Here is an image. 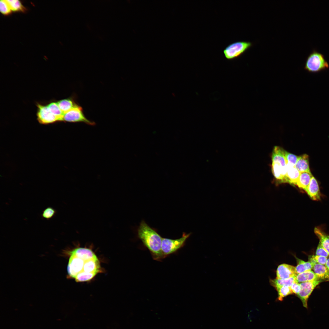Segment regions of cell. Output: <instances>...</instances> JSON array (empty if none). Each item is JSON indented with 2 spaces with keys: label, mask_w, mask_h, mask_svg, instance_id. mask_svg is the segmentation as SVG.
<instances>
[{
  "label": "cell",
  "mask_w": 329,
  "mask_h": 329,
  "mask_svg": "<svg viewBox=\"0 0 329 329\" xmlns=\"http://www.w3.org/2000/svg\"><path fill=\"white\" fill-rule=\"evenodd\" d=\"M322 281L320 280H317L300 283L301 290L297 295L302 301L304 307L308 309L309 298L315 288Z\"/></svg>",
  "instance_id": "obj_7"
},
{
  "label": "cell",
  "mask_w": 329,
  "mask_h": 329,
  "mask_svg": "<svg viewBox=\"0 0 329 329\" xmlns=\"http://www.w3.org/2000/svg\"><path fill=\"white\" fill-rule=\"evenodd\" d=\"M295 267L289 264H283L278 266L276 271L277 279H287L297 275Z\"/></svg>",
  "instance_id": "obj_9"
},
{
  "label": "cell",
  "mask_w": 329,
  "mask_h": 329,
  "mask_svg": "<svg viewBox=\"0 0 329 329\" xmlns=\"http://www.w3.org/2000/svg\"><path fill=\"white\" fill-rule=\"evenodd\" d=\"M329 67L328 63L324 55L315 49H313L307 57L304 68L310 73H316Z\"/></svg>",
  "instance_id": "obj_3"
},
{
  "label": "cell",
  "mask_w": 329,
  "mask_h": 329,
  "mask_svg": "<svg viewBox=\"0 0 329 329\" xmlns=\"http://www.w3.org/2000/svg\"><path fill=\"white\" fill-rule=\"evenodd\" d=\"M313 269L319 279L323 281H329V271L325 265L316 264Z\"/></svg>",
  "instance_id": "obj_13"
},
{
  "label": "cell",
  "mask_w": 329,
  "mask_h": 329,
  "mask_svg": "<svg viewBox=\"0 0 329 329\" xmlns=\"http://www.w3.org/2000/svg\"><path fill=\"white\" fill-rule=\"evenodd\" d=\"M295 166L300 172H311L309 168L308 155L306 154H304L299 156Z\"/></svg>",
  "instance_id": "obj_16"
},
{
  "label": "cell",
  "mask_w": 329,
  "mask_h": 329,
  "mask_svg": "<svg viewBox=\"0 0 329 329\" xmlns=\"http://www.w3.org/2000/svg\"><path fill=\"white\" fill-rule=\"evenodd\" d=\"M137 233L139 238L149 250L154 260L160 261L165 258L161 250L162 238L155 229L142 220L138 228Z\"/></svg>",
  "instance_id": "obj_2"
},
{
  "label": "cell",
  "mask_w": 329,
  "mask_h": 329,
  "mask_svg": "<svg viewBox=\"0 0 329 329\" xmlns=\"http://www.w3.org/2000/svg\"><path fill=\"white\" fill-rule=\"evenodd\" d=\"M290 288L293 293L297 295L301 290L300 284L297 281H295L291 286Z\"/></svg>",
  "instance_id": "obj_30"
},
{
  "label": "cell",
  "mask_w": 329,
  "mask_h": 329,
  "mask_svg": "<svg viewBox=\"0 0 329 329\" xmlns=\"http://www.w3.org/2000/svg\"><path fill=\"white\" fill-rule=\"evenodd\" d=\"M11 11H25V8L20 2L18 0H6Z\"/></svg>",
  "instance_id": "obj_24"
},
{
  "label": "cell",
  "mask_w": 329,
  "mask_h": 329,
  "mask_svg": "<svg viewBox=\"0 0 329 329\" xmlns=\"http://www.w3.org/2000/svg\"><path fill=\"white\" fill-rule=\"evenodd\" d=\"M327 257L317 255H312L309 258V261L314 265L316 264H318L325 265L327 260Z\"/></svg>",
  "instance_id": "obj_25"
},
{
  "label": "cell",
  "mask_w": 329,
  "mask_h": 329,
  "mask_svg": "<svg viewBox=\"0 0 329 329\" xmlns=\"http://www.w3.org/2000/svg\"><path fill=\"white\" fill-rule=\"evenodd\" d=\"M47 106L49 111L58 119L59 121H62L64 114L59 108L57 102H51Z\"/></svg>",
  "instance_id": "obj_22"
},
{
  "label": "cell",
  "mask_w": 329,
  "mask_h": 329,
  "mask_svg": "<svg viewBox=\"0 0 329 329\" xmlns=\"http://www.w3.org/2000/svg\"><path fill=\"white\" fill-rule=\"evenodd\" d=\"M68 277L76 282L87 281L102 271L100 262L91 249L78 247L69 253Z\"/></svg>",
  "instance_id": "obj_1"
},
{
  "label": "cell",
  "mask_w": 329,
  "mask_h": 329,
  "mask_svg": "<svg viewBox=\"0 0 329 329\" xmlns=\"http://www.w3.org/2000/svg\"><path fill=\"white\" fill-rule=\"evenodd\" d=\"M284 154L286 162L289 163L292 166H295L299 156L289 153L285 150Z\"/></svg>",
  "instance_id": "obj_26"
},
{
  "label": "cell",
  "mask_w": 329,
  "mask_h": 329,
  "mask_svg": "<svg viewBox=\"0 0 329 329\" xmlns=\"http://www.w3.org/2000/svg\"><path fill=\"white\" fill-rule=\"evenodd\" d=\"M286 176L288 182L296 185L300 175V172L295 168L289 163L286 162Z\"/></svg>",
  "instance_id": "obj_14"
},
{
  "label": "cell",
  "mask_w": 329,
  "mask_h": 329,
  "mask_svg": "<svg viewBox=\"0 0 329 329\" xmlns=\"http://www.w3.org/2000/svg\"><path fill=\"white\" fill-rule=\"evenodd\" d=\"M306 192L310 197L314 200L320 199V193L318 182L313 177L312 178Z\"/></svg>",
  "instance_id": "obj_11"
},
{
  "label": "cell",
  "mask_w": 329,
  "mask_h": 329,
  "mask_svg": "<svg viewBox=\"0 0 329 329\" xmlns=\"http://www.w3.org/2000/svg\"><path fill=\"white\" fill-rule=\"evenodd\" d=\"M191 234L183 232L181 237L175 239L162 238L161 250L164 257L175 252L182 247Z\"/></svg>",
  "instance_id": "obj_4"
},
{
  "label": "cell",
  "mask_w": 329,
  "mask_h": 329,
  "mask_svg": "<svg viewBox=\"0 0 329 329\" xmlns=\"http://www.w3.org/2000/svg\"><path fill=\"white\" fill-rule=\"evenodd\" d=\"M314 232L319 240V243L329 254V235L319 227H315Z\"/></svg>",
  "instance_id": "obj_15"
},
{
  "label": "cell",
  "mask_w": 329,
  "mask_h": 329,
  "mask_svg": "<svg viewBox=\"0 0 329 329\" xmlns=\"http://www.w3.org/2000/svg\"><path fill=\"white\" fill-rule=\"evenodd\" d=\"M295 257L297 262V265L295 267L297 274L313 269L314 265L310 261L306 262L295 256Z\"/></svg>",
  "instance_id": "obj_20"
},
{
  "label": "cell",
  "mask_w": 329,
  "mask_h": 329,
  "mask_svg": "<svg viewBox=\"0 0 329 329\" xmlns=\"http://www.w3.org/2000/svg\"><path fill=\"white\" fill-rule=\"evenodd\" d=\"M272 170L275 177L281 182H288L286 176L287 167H283L276 162H272Z\"/></svg>",
  "instance_id": "obj_10"
},
{
  "label": "cell",
  "mask_w": 329,
  "mask_h": 329,
  "mask_svg": "<svg viewBox=\"0 0 329 329\" xmlns=\"http://www.w3.org/2000/svg\"><path fill=\"white\" fill-rule=\"evenodd\" d=\"M295 279L296 281L299 283L320 280L311 270L297 274L295 276Z\"/></svg>",
  "instance_id": "obj_17"
},
{
  "label": "cell",
  "mask_w": 329,
  "mask_h": 329,
  "mask_svg": "<svg viewBox=\"0 0 329 329\" xmlns=\"http://www.w3.org/2000/svg\"><path fill=\"white\" fill-rule=\"evenodd\" d=\"M325 266H326L329 271V258L327 259Z\"/></svg>",
  "instance_id": "obj_31"
},
{
  "label": "cell",
  "mask_w": 329,
  "mask_h": 329,
  "mask_svg": "<svg viewBox=\"0 0 329 329\" xmlns=\"http://www.w3.org/2000/svg\"><path fill=\"white\" fill-rule=\"evenodd\" d=\"M56 213L55 210L51 207H48L43 211L41 216L43 218L49 220L53 217Z\"/></svg>",
  "instance_id": "obj_27"
},
{
  "label": "cell",
  "mask_w": 329,
  "mask_h": 329,
  "mask_svg": "<svg viewBox=\"0 0 329 329\" xmlns=\"http://www.w3.org/2000/svg\"><path fill=\"white\" fill-rule=\"evenodd\" d=\"M316 255L327 257L329 254L327 251L319 243L316 252Z\"/></svg>",
  "instance_id": "obj_29"
},
{
  "label": "cell",
  "mask_w": 329,
  "mask_h": 329,
  "mask_svg": "<svg viewBox=\"0 0 329 329\" xmlns=\"http://www.w3.org/2000/svg\"><path fill=\"white\" fill-rule=\"evenodd\" d=\"M62 121L69 122H83L90 125H94L95 124L86 118L83 112L82 108L78 105L64 114Z\"/></svg>",
  "instance_id": "obj_6"
},
{
  "label": "cell",
  "mask_w": 329,
  "mask_h": 329,
  "mask_svg": "<svg viewBox=\"0 0 329 329\" xmlns=\"http://www.w3.org/2000/svg\"><path fill=\"white\" fill-rule=\"evenodd\" d=\"M295 276L287 279H270V283L271 285L275 288L283 286L291 287L295 281H296Z\"/></svg>",
  "instance_id": "obj_19"
},
{
  "label": "cell",
  "mask_w": 329,
  "mask_h": 329,
  "mask_svg": "<svg viewBox=\"0 0 329 329\" xmlns=\"http://www.w3.org/2000/svg\"><path fill=\"white\" fill-rule=\"evenodd\" d=\"M313 176L311 172H300L296 185L306 191Z\"/></svg>",
  "instance_id": "obj_18"
},
{
  "label": "cell",
  "mask_w": 329,
  "mask_h": 329,
  "mask_svg": "<svg viewBox=\"0 0 329 329\" xmlns=\"http://www.w3.org/2000/svg\"><path fill=\"white\" fill-rule=\"evenodd\" d=\"M0 11L3 15H7L11 12L9 5L6 0H1L0 1Z\"/></svg>",
  "instance_id": "obj_28"
},
{
  "label": "cell",
  "mask_w": 329,
  "mask_h": 329,
  "mask_svg": "<svg viewBox=\"0 0 329 329\" xmlns=\"http://www.w3.org/2000/svg\"><path fill=\"white\" fill-rule=\"evenodd\" d=\"M37 106V116L41 123L48 124L59 121L58 119L49 111L47 106L38 104Z\"/></svg>",
  "instance_id": "obj_8"
},
{
  "label": "cell",
  "mask_w": 329,
  "mask_h": 329,
  "mask_svg": "<svg viewBox=\"0 0 329 329\" xmlns=\"http://www.w3.org/2000/svg\"><path fill=\"white\" fill-rule=\"evenodd\" d=\"M275 289L278 292V300L280 301H282L284 298L286 296L293 294L289 286H283Z\"/></svg>",
  "instance_id": "obj_23"
},
{
  "label": "cell",
  "mask_w": 329,
  "mask_h": 329,
  "mask_svg": "<svg viewBox=\"0 0 329 329\" xmlns=\"http://www.w3.org/2000/svg\"><path fill=\"white\" fill-rule=\"evenodd\" d=\"M57 103L63 114L70 111L77 105L72 100L68 98L60 100Z\"/></svg>",
  "instance_id": "obj_21"
},
{
  "label": "cell",
  "mask_w": 329,
  "mask_h": 329,
  "mask_svg": "<svg viewBox=\"0 0 329 329\" xmlns=\"http://www.w3.org/2000/svg\"><path fill=\"white\" fill-rule=\"evenodd\" d=\"M283 149L278 146L274 147L272 155V162H276L283 167H286V162Z\"/></svg>",
  "instance_id": "obj_12"
},
{
  "label": "cell",
  "mask_w": 329,
  "mask_h": 329,
  "mask_svg": "<svg viewBox=\"0 0 329 329\" xmlns=\"http://www.w3.org/2000/svg\"><path fill=\"white\" fill-rule=\"evenodd\" d=\"M252 45L251 43L249 42H235L227 46L223 50V53L227 59L232 60L241 56Z\"/></svg>",
  "instance_id": "obj_5"
}]
</instances>
